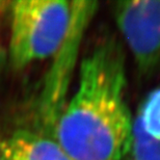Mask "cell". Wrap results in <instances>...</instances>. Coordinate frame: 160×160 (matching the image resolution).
Here are the masks:
<instances>
[{"label": "cell", "instance_id": "cell-1", "mask_svg": "<svg viewBox=\"0 0 160 160\" xmlns=\"http://www.w3.org/2000/svg\"><path fill=\"white\" fill-rule=\"evenodd\" d=\"M126 84L124 52L116 41L99 44L83 58L77 89L53 128L72 160H122L129 154L133 119Z\"/></svg>", "mask_w": 160, "mask_h": 160}, {"label": "cell", "instance_id": "cell-2", "mask_svg": "<svg viewBox=\"0 0 160 160\" xmlns=\"http://www.w3.org/2000/svg\"><path fill=\"white\" fill-rule=\"evenodd\" d=\"M9 62L21 70L53 56L68 37L73 18L72 1L17 0L9 2Z\"/></svg>", "mask_w": 160, "mask_h": 160}, {"label": "cell", "instance_id": "cell-3", "mask_svg": "<svg viewBox=\"0 0 160 160\" xmlns=\"http://www.w3.org/2000/svg\"><path fill=\"white\" fill-rule=\"evenodd\" d=\"M113 18L137 68L160 70V0H130L113 4Z\"/></svg>", "mask_w": 160, "mask_h": 160}, {"label": "cell", "instance_id": "cell-4", "mask_svg": "<svg viewBox=\"0 0 160 160\" xmlns=\"http://www.w3.org/2000/svg\"><path fill=\"white\" fill-rule=\"evenodd\" d=\"M2 160H72L48 133L20 129L0 142Z\"/></svg>", "mask_w": 160, "mask_h": 160}, {"label": "cell", "instance_id": "cell-5", "mask_svg": "<svg viewBox=\"0 0 160 160\" xmlns=\"http://www.w3.org/2000/svg\"><path fill=\"white\" fill-rule=\"evenodd\" d=\"M129 153L133 160H160V142L143 130L138 120H133Z\"/></svg>", "mask_w": 160, "mask_h": 160}, {"label": "cell", "instance_id": "cell-6", "mask_svg": "<svg viewBox=\"0 0 160 160\" xmlns=\"http://www.w3.org/2000/svg\"><path fill=\"white\" fill-rule=\"evenodd\" d=\"M136 119L150 136L160 142V88L147 96Z\"/></svg>", "mask_w": 160, "mask_h": 160}, {"label": "cell", "instance_id": "cell-7", "mask_svg": "<svg viewBox=\"0 0 160 160\" xmlns=\"http://www.w3.org/2000/svg\"><path fill=\"white\" fill-rule=\"evenodd\" d=\"M8 6H9V2L0 0V19H1L2 15L4 14L5 11L8 9ZM3 60H4V53H3V50L1 48V44H0V69H1V67H2Z\"/></svg>", "mask_w": 160, "mask_h": 160}, {"label": "cell", "instance_id": "cell-8", "mask_svg": "<svg viewBox=\"0 0 160 160\" xmlns=\"http://www.w3.org/2000/svg\"><path fill=\"white\" fill-rule=\"evenodd\" d=\"M0 160H2V158H1V155H0Z\"/></svg>", "mask_w": 160, "mask_h": 160}]
</instances>
